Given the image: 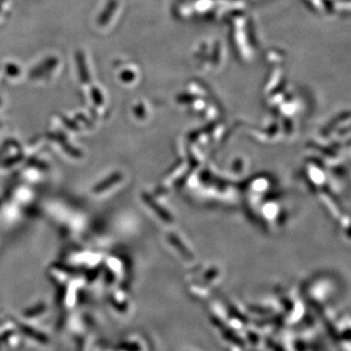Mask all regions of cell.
Segmentation results:
<instances>
[]
</instances>
